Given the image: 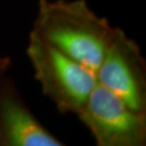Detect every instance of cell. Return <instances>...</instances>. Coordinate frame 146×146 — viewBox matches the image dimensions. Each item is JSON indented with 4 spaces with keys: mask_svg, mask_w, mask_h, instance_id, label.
Here are the masks:
<instances>
[{
    "mask_svg": "<svg viewBox=\"0 0 146 146\" xmlns=\"http://www.w3.org/2000/svg\"><path fill=\"white\" fill-rule=\"evenodd\" d=\"M115 29L86 0H40L31 31L96 73Z\"/></svg>",
    "mask_w": 146,
    "mask_h": 146,
    "instance_id": "6da1fadb",
    "label": "cell"
},
{
    "mask_svg": "<svg viewBox=\"0 0 146 146\" xmlns=\"http://www.w3.org/2000/svg\"><path fill=\"white\" fill-rule=\"evenodd\" d=\"M26 53L44 95L61 113L77 115L98 84L95 73L33 31L28 36Z\"/></svg>",
    "mask_w": 146,
    "mask_h": 146,
    "instance_id": "7a4b0ae2",
    "label": "cell"
},
{
    "mask_svg": "<svg viewBox=\"0 0 146 146\" xmlns=\"http://www.w3.org/2000/svg\"><path fill=\"white\" fill-rule=\"evenodd\" d=\"M77 116L96 144L145 146L146 114L130 108L98 82Z\"/></svg>",
    "mask_w": 146,
    "mask_h": 146,
    "instance_id": "3957f363",
    "label": "cell"
},
{
    "mask_svg": "<svg viewBox=\"0 0 146 146\" xmlns=\"http://www.w3.org/2000/svg\"><path fill=\"white\" fill-rule=\"evenodd\" d=\"M96 80L136 111L146 110V68L140 47L122 29L114 36L96 70Z\"/></svg>",
    "mask_w": 146,
    "mask_h": 146,
    "instance_id": "277c9868",
    "label": "cell"
},
{
    "mask_svg": "<svg viewBox=\"0 0 146 146\" xmlns=\"http://www.w3.org/2000/svg\"><path fill=\"white\" fill-rule=\"evenodd\" d=\"M0 146H66L37 119L5 76L0 78Z\"/></svg>",
    "mask_w": 146,
    "mask_h": 146,
    "instance_id": "5b68a950",
    "label": "cell"
},
{
    "mask_svg": "<svg viewBox=\"0 0 146 146\" xmlns=\"http://www.w3.org/2000/svg\"><path fill=\"white\" fill-rule=\"evenodd\" d=\"M11 65V60L7 56H0V78L5 76V72Z\"/></svg>",
    "mask_w": 146,
    "mask_h": 146,
    "instance_id": "8992f818",
    "label": "cell"
},
{
    "mask_svg": "<svg viewBox=\"0 0 146 146\" xmlns=\"http://www.w3.org/2000/svg\"><path fill=\"white\" fill-rule=\"evenodd\" d=\"M96 146H125V145H102V144H96Z\"/></svg>",
    "mask_w": 146,
    "mask_h": 146,
    "instance_id": "52a82bcc",
    "label": "cell"
}]
</instances>
